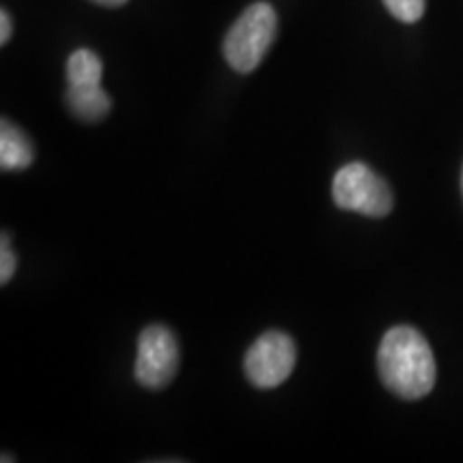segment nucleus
<instances>
[{
  "mask_svg": "<svg viewBox=\"0 0 463 463\" xmlns=\"http://www.w3.org/2000/svg\"><path fill=\"white\" fill-rule=\"evenodd\" d=\"M378 372L391 392L416 402L430 395L436 384V358L416 328L395 326L380 344Z\"/></svg>",
  "mask_w": 463,
  "mask_h": 463,
  "instance_id": "obj_1",
  "label": "nucleus"
},
{
  "mask_svg": "<svg viewBox=\"0 0 463 463\" xmlns=\"http://www.w3.org/2000/svg\"><path fill=\"white\" fill-rule=\"evenodd\" d=\"M277 34V14L269 3H256L242 11V15L234 22L225 34L223 56L228 65L239 73H251Z\"/></svg>",
  "mask_w": 463,
  "mask_h": 463,
  "instance_id": "obj_2",
  "label": "nucleus"
},
{
  "mask_svg": "<svg viewBox=\"0 0 463 463\" xmlns=\"http://www.w3.org/2000/svg\"><path fill=\"white\" fill-rule=\"evenodd\" d=\"M333 200L341 211H352L364 217H386L392 211L391 187L361 161L347 164L335 174Z\"/></svg>",
  "mask_w": 463,
  "mask_h": 463,
  "instance_id": "obj_3",
  "label": "nucleus"
},
{
  "mask_svg": "<svg viewBox=\"0 0 463 463\" xmlns=\"http://www.w3.org/2000/svg\"><path fill=\"white\" fill-rule=\"evenodd\" d=\"M181 363L178 341L167 326L153 324L140 333L137 339L136 373L137 384L148 391H161L174 380Z\"/></svg>",
  "mask_w": 463,
  "mask_h": 463,
  "instance_id": "obj_4",
  "label": "nucleus"
},
{
  "mask_svg": "<svg viewBox=\"0 0 463 463\" xmlns=\"http://www.w3.org/2000/svg\"><path fill=\"white\" fill-rule=\"evenodd\" d=\"M297 367V344L286 333L269 331L253 341L245 356V375L256 389H277Z\"/></svg>",
  "mask_w": 463,
  "mask_h": 463,
  "instance_id": "obj_5",
  "label": "nucleus"
},
{
  "mask_svg": "<svg viewBox=\"0 0 463 463\" xmlns=\"http://www.w3.org/2000/svg\"><path fill=\"white\" fill-rule=\"evenodd\" d=\"M34 148L31 137L20 127L3 118L0 123V167L5 172H17L31 167Z\"/></svg>",
  "mask_w": 463,
  "mask_h": 463,
  "instance_id": "obj_6",
  "label": "nucleus"
},
{
  "mask_svg": "<svg viewBox=\"0 0 463 463\" xmlns=\"http://www.w3.org/2000/svg\"><path fill=\"white\" fill-rule=\"evenodd\" d=\"M65 101L75 118L84 123H99L112 109V99L103 86H67Z\"/></svg>",
  "mask_w": 463,
  "mask_h": 463,
  "instance_id": "obj_7",
  "label": "nucleus"
},
{
  "mask_svg": "<svg viewBox=\"0 0 463 463\" xmlns=\"http://www.w3.org/2000/svg\"><path fill=\"white\" fill-rule=\"evenodd\" d=\"M69 86H99L103 78V62L92 50H75L67 61Z\"/></svg>",
  "mask_w": 463,
  "mask_h": 463,
  "instance_id": "obj_8",
  "label": "nucleus"
},
{
  "mask_svg": "<svg viewBox=\"0 0 463 463\" xmlns=\"http://www.w3.org/2000/svg\"><path fill=\"white\" fill-rule=\"evenodd\" d=\"M386 9L405 24H414L425 14V0H382Z\"/></svg>",
  "mask_w": 463,
  "mask_h": 463,
  "instance_id": "obj_9",
  "label": "nucleus"
},
{
  "mask_svg": "<svg viewBox=\"0 0 463 463\" xmlns=\"http://www.w3.org/2000/svg\"><path fill=\"white\" fill-rule=\"evenodd\" d=\"M15 266H17V260H15V253L11 251L9 242H7V234L3 236V247H0V283H9L11 277L15 273Z\"/></svg>",
  "mask_w": 463,
  "mask_h": 463,
  "instance_id": "obj_10",
  "label": "nucleus"
},
{
  "mask_svg": "<svg viewBox=\"0 0 463 463\" xmlns=\"http://www.w3.org/2000/svg\"><path fill=\"white\" fill-rule=\"evenodd\" d=\"M11 37V17L7 11H0V43H7Z\"/></svg>",
  "mask_w": 463,
  "mask_h": 463,
  "instance_id": "obj_11",
  "label": "nucleus"
},
{
  "mask_svg": "<svg viewBox=\"0 0 463 463\" xmlns=\"http://www.w3.org/2000/svg\"><path fill=\"white\" fill-rule=\"evenodd\" d=\"M92 3L101 5V7H123L129 0H92Z\"/></svg>",
  "mask_w": 463,
  "mask_h": 463,
  "instance_id": "obj_12",
  "label": "nucleus"
},
{
  "mask_svg": "<svg viewBox=\"0 0 463 463\" xmlns=\"http://www.w3.org/2000/svg\"><path fill=\"white\" fill-rule=\"evenodd\" d=\"M461 191H463V172H461Z\"/></svg>",
  "mask_w": 463,
  "mask_h": 463,
  "instance_id": "obj_13",
  "label": "nucleus"
}]
</instances>
